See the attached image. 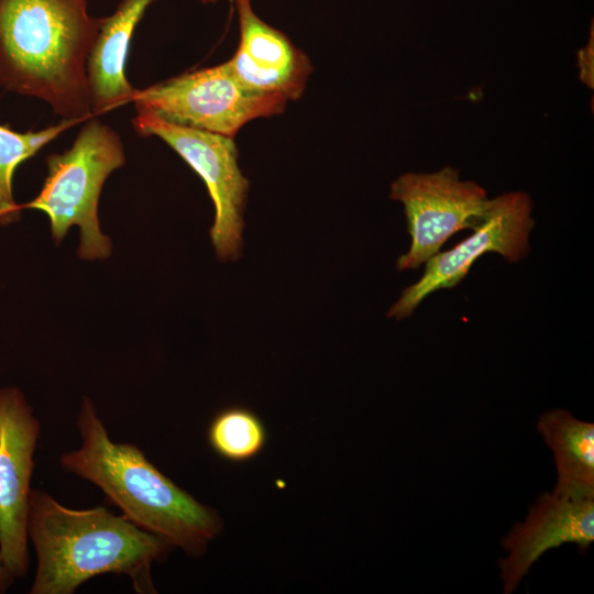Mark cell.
Listing matches in <instances>:
<instances>
[{
  "label": "cell",
  "mask_w": 594,
  "mask_h": 594,
  "mask_svg": "<svg viewBox=\"0 0 594 594\" xmlns=\"http://www.w3.org/2000/svg\"><path fill=\"white\" fill-rule=\"evenodd\" d=\"M28 538L36 554L30 594H73L101 574L125 575L136 593L154 594L152 565L172 548L103 506L73 509L33 488Z\"/></svg>",
  "instance_id": "obj_1"
},
{
  "label": "cell",
  "mask_w": 594,
  "mask_h": 594,
  "mask_svg": "<svg viewBox=\"0 0 594 594\" xmlns=\"http://www.w3.org/2000/svg\"><path fill=\"white\" fill-rule=\"evenodd\" d=\"M76 425L80 446L61 455V466L98 486L138 527L188 556H202L223 529L218 512L175 484L138 446L112 441L89 398Z\"/></svg>",
  "instance_id": "obj_2"
},
{
  "label": "cell",
  "mask_w": 594,
  "mask_h": 594,
  "mask_svg": "<svg viewBox=\"0 0 594 594\" xmlns=\"http://www.w3.org/2000/svg\"><path fill=\"white\" fill-rule=\"evenodd\" d=\"M100 23L87 0H0V86L62 119H89L86 63Z\"/></svg>",
  "instance_id": "obj_3"
},
{
  "label": "cell",
  "mask_w": 594,
  "mask_h": 594,
  "mask_svg": "<svg viewBox=\"0 0 594 594\" xmlns=\"http://www.w3.org/2000/svg\"><path fill=\"white\" fill-rule=\"evenodd\" d=\"M124 162L120 135L98 117H90L68 150L46 157L43 187L32 201L20 205L21 209L45 212L56 243L72 226H78V255L85 260L106 258L111 254V242L100 231L98 201L107 177Z\"/></svg>",
  "instance_id": "obj_4"
},
{
  "label": "cell",
  "mask_w": 594,
  "mask_h": 594,
  "mask_svg": "<svg viewBox=\"0 0 594 594\" xmlns=\"http://www.w3.org/2000/svg\"><path fill=\"white\" fill-rule=\"evenodd\" d=\"M132 102L136 111L234 139L248 122L283 113L288 101L248 90L224 62L136 89Z\"/></svg>",
  "instance_id": "obj_5"
},
{
  "label": "cell",
  "mask_w": 594,
  "mask_h": 594,
  "mask_svg": "<svg viewBox=\"0 0 594 594\" xmlns=\"http://www.w3.org/2000/svg\"><path fill=\"white\" fill-rule=\"evenodd\" d=\"M132 124L140 136L163 140L202 179L215 205L209 233L217 256L235 260L242 248L249 180L239 167L234 139L178 125L147 111H136Z\"/></svg>",
  "instance_id": "obj_6"
},
{
  "label": "cell",
  "mask_w": 594,
  "mask_h": 594,
  "mask_svg": "<svg viewBox=\"0 0 594 594\" xmlns=\"http://www.w3.org/2000/svg\"><path fill=\"white\" fill-rule=\"evenodd\" d=\"M389 197L403 204L411 238L408 252L397 260L398 271L418 268L453 234L472 230L490 200L483 187L461 180L450 166L435 173L403 174L393 182Z\"/></svg>",
  "instance_id": "obj_7"
},
{
  "label": "cell",
  "mask_w": 594,
  "mask_h": 594,
  "mask_svg": "<svg viewBox=\"0 0 594 594\" xmlns=\"http://www.w3.org/2000/svg\"><path fill=\"white\" fill-rule=\"evenodd\" d=\"M531 209L530 197L522 191L490 199L473 233L429 258L424 275L403 290L387 316L398 320L409 317L431 294L460 284L472 264L485 253H497L510 263L522 260L529 252V233L534 227Z\"/></svg>",
  "instance_id": "obj_8"
},
{
  "label": "cell",
  "mask_w": 594,
  "mask_h": 594,
  "mask_svg": "<svg viewBox=\"0 0 594 594\" xmlns=\"http://www.w3.org/2000/svg\"><path fill=\"white\" fill-rule=\"evenodd\" d=\"M40 433L22 392L0 388V554L15 579L29 571L28 515Z\"/></svg>",
  "instance_id": "obj_9"
},
{
  "label": "cell",
  "mask_w": 594,
  "mask_h": 594,
  "mask_svg": "<svg viewBox=\"0 0 594 594\" xmlns=\"http://www.w3.org/2000/svg\"><path fill=\"white\" fill-rule=\"evenodd\" d=\"M593 540L594 498L554 491L539 495L525 520L515 524L501 541L508 552L497 562L503 592L512 594L547 551L574 543L584 553Z\"/></svg>",
  "instance_id": "obj_10"
},
{
  "label": "cell",
  "mask_w": 594,
  "mask_h": 594,
  "mask_svg": "<svg viewBox=\"0 0 594 594\" xmlns=\"http://www.w3.org/2000/svg\"><path fill=\"white\" fill-rule=\"evenodd\" d=\"M240 42L227 64L248 90L298 100L314 68L308 56L280 30L260 19L251 1L238 0Z\"/></svg>",
  "instance_id": "obj_11"
},
{
  "label": "cell",
  "mask_w": 594,
  "mask_h": 594,
  "mask_svg": "<svg viewBox=\"0 0 594 594\" xmlns=\"http://www.w3.org/2000/svg\"><path fill=\"white\" fill-rule=\"evenodd\" d=\"M156 0H121L101 23L89 51L86 75L92 117L132 102L136 88L127 78L125 66L136 25Z\"/></svg>",
  "instance_id": "obj_12"
},
{
  "label": "cell",
  "mask_w": 594,
  "mask_h": 594,
  "mask_svg": "<svg viewBox=\"0 0 594 594\" xmlns=\"http://www.w3.org/2000/svg\"><path fill=\"white\" fill-rule=\"evenodd\" d=\"M537 429L553 453L558 475L553 491L594 498V424L560 408L542 414Z\"/></svg>",
  "instance_id": "obj_13"
},
{
  "label": "cell",
  "mask_w": 594,
  "mask_h": 594,
  "mask_svg": "<svg viewBox=\"0 0 594 594\" xmlns=\"http://www.w3.org/2000/svg\"><path fill=\"white\" fill-rule=\"evenodd\" d=\"M207 440L219 458L242 463L256 458L264 450L267 429L253 410L231 406L213 416L207 429Z\"/></svg>",
  "instance_id": "obj_14"
},
{
  "label": "cell",
  "mask_w": 594,
  "mask_h": 594,
  "mask_svg": "<svg viewBox=\"0 0 594 594\" xmlns=\"http://www.w3.org/2000/svg\"><path fill=\"white\" fill-rule=\"evenodd\" d=\"M77 123L79 122L76 120L62 119L58 123L40 131L26 132H18L0 124V223L7 224L18 220L22 210L15 202L12 191L16 167Z\"/></svg>",
  "instance_id": "obj_15"
},
{
  "label": "cell",
  "mask_w": 594,
  "mask_h": 594,
  "mask_svg": "<svg viewBox=\"0 0 594 594\" xmlns=\"http://www.w3.org/2000/svg\"><path fill=\"white\" fill-rule=\"evenodd\" d=\"M593 26L591 29V38L587 45L578 53L580 67V78L588 87L593 88V57H594Z\"/></svg>",
  "instance_id": "obj_16"
},
{
  "label": "cell",
  "mask_w": 594,
  "mask_h": 594,
  "mask_svg": "<svg viewBox=\"0 0 594 594\" xmlns=\"http://www.w3.org/2000/svg\"><path fill=\"white\" fill-rule=\"evenodd\" d=\"M14 581L15 576L10 572L0 554V594L6 593Z\"/></svg>",
  "instance_id": "obj_17"
},
{
  "label": "cell",
  "mask_w": 594,
  "mask_h": 594,
  "mask_svg": "<svg viewBox=\"0 0 594 594\" xmlns=\"http://www.w3.org/2000/svg\"><path fill=\"white\" fill-rule=\"evenodd\" d=\"M217 1H218V0H200L201 3H215V2H217ZM232 1L235 2V1H238V0H232ZM249 1H251V0H249Z\"/></svg>",
  "instance_id": "obj_18"
}]
</instances>
